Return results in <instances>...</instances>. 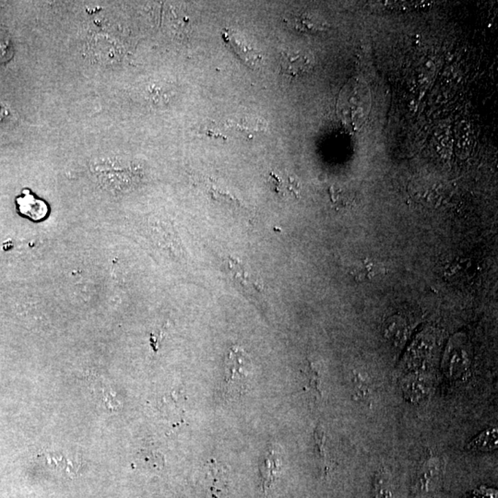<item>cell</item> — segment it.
<instances>
[{
    "label": "cell",
    "instance_id": "cell-7",
    "mask_svg": "<svg viewBox=\"0 0 498 498\" xmlns=\"http://www.w3.org/2000/svg\"><path fill=\"white\" fill-rule=\"evenodd\" d=\"M385 267L380 262L362 259L360 263L356 265L353 269V275L356 280L359 281H368L375 280L378 276L385 273Z\"/></svg>",
    "mask_w": 498,
    "mask_h": 498
},
{
    "label": "cell",
    "instance_id": "cell-9",
    "mask_svg": "<svg viewBox=\"0 0 498 498\" xmlns=\"http://www.w3.org/2000/svg\"><path fill=\"white\" fill-rule=\"evenodd\" d=\"M497 429H489L484 430L470 441L467 448L470 451L486 452L495 451L497 448Z\"/></svg>",
    "mask_w": 498,
    "mask_h": 498
},
{
    "label": "cell",
    "instance_id": "cell-13",
    "mask_svg": "<svg viewBox=\"0 0 498 498\" xmlns=\"http://www.w3.org/2000/svg\"><path fill=\"white\" fill-rule=\"evenodd\" d=\"M427 386L424 381L420 380H414L411 381H407L404 384V393L405 396L411 398V399H419V398L424 397L426 394Z\"/></svg>",
    "mask_w": 498,
    "mask_h": 498
},
{
    "label": "cell",
    "instance_id": "cell-2",
    "mask_svg": "<svg viewBox=\"0 0 498 498\" xmlns=\"http://www.w3.org/2000/svg\"><path fill=\"white\" fill-rule=\"evenodd\" d=\"M314 61L304 51L283 50L280 56L281 74L290 78H300L313 69Z\"/></svg>",
    "mask_w": 498,
    "mask_h": 498
},
{
    "label": "cell",
    "instance_id": "cell-1",
    "mask_svg": "<svg viewBox=\"0 0 498 498\" xmlns=\"http://www.w3.org/2000/svg\"><path fill=\"white\" fill-rule=\"evenodd\" d=\"M252 371L248 354L238 346L230 348L224 360V396L228 399L242 396L248 389Z\"/></svg>",
    "mask_w": 498,
    "mask_h": 498
},
{
    "label": "cell",
    "instance_id": "cell-12",
    "mask_svg": "<svg viewBox=\"0 0 498 498\" xmlns=\"http://www.w3.org/2000/svg\"><path fill=\"white\" fill-rule=\"evenodd\" d=\"M305 377L307 378L308 388L314 394L322 396L321 393V374H319L318 368L313 364L312 362H308L305 371Z\"/></svg>",
    "mask_w": 498,
    "mask_h": 498
},
{
    "label": "cell",
    "instance_id": "cell-8",
    "mask_svg": "<svg viewBox=\"0 0 498 498\" xmlns=\"http://www.w3.org/2000/svg\"><path fill=\"white\" fill-rule=\"evenodd\" d=\"M440 470V462L437 457L430 456L429 459H426L419 473L420 488L424 491H429L430 487L437 481Z\"/></svg>",
    "mask_w": 498,
    "mask_h": 498
},
{
    "label": "cell",
    "instance_id": "cell-6",
    "mask_svg": "<svg viewBox=\"0 0 498 498\" xmlns=\"http://www.w3.org/2000/svg\"><path fill=\"white\" fill-rule=\"evenodd\" d=\"M290 24L301 32H318L324 31L326 29V23L321 20L318 16L311 13H301L299 15H293L289 18Z\"/></svg>",
    "mask_w": 498,
    "mask_h": 498
},
{
    "label": "cell",
    "instance_id": "cell-16",
    "mask_svg": "<svg viewBox=\"0 0 498 498\" xmlns=\"http://www.w3.org/2000/svg\"><path fill=\"white\" fill-rule=\"evenodd\" d=\"M10 116H12L10 111L8 109L7 107H5L3 105L0 104V122L6 120V119L10 118Z\"/></svg>",
    "mask_w": 498,
    "mask_h": 498
},
{
    "label": "cell",
    "instance_id": "cell-10",
    "mask_svg": "<svg viewBox=\"0 0 498 498\" xmlns=\"http://www.w3.org/2000/svg\"><path fill=\"white\" fill-rule=\"evenodd\" d=\"M374 495L375 498H394L391 479L384 469L376 473L374 479Z\"/></svg>",
    "mask_w": 498,
    "mask_h": 498
},
{
    "label": "cell",
    "instance_id": "cell-5",
    "mask_svg": "<svg viewBox=\"0 0 498 498\" xmlns=\"http://www.w3.org/2000/svg\"><path fill=\"white\" fill-rule=\"evenodd\" d=\"M205 479L213 495H218L226 489L228 473L223 465L212 461L207 465Z\"/></svg>",
    "mask_w": 498,
    "mask_h": 498
},
{
    "label": "cell",
    "instance_id": "cell-14",
    "mask_svg": "<svg viewBox=\"0 0 498 498\" xmlns=\"http://www.w3.org/2000/svg\"><path fill=\"white\" fill-rule=\"evenodd\" d=\"M143 465L151 469L160 470L164 466V458L154 451H144L140 456Z\"/></svg>",
    "mask_w": 498,
    "mask_h": 498
},
{
    "label": "cell",
    "instance_id": "cell-3",
    "mask_svg": "<svg viewBox=\"0 0 498 498\" xmlns=\"http://www.w3.org/2000/svg\"><path fill=\"white\" fill-rule=\"evenodd\" d=\"M223 37L235 55L248 67L256 69L262 63L261 54L251 47L242 35L232 30L226 29L223 32Z\"/></svg>",
    "mask_w": 498,
    "mask_h": 498
},
{
    "label": "cell",
    "instance_id": "cell-15",
    "mask_svg": "<svg viewBox=\"0 0 498 498\" xmlns=\"http://www.w3.org/2000/svg\"><path fill=\"white\" fill-rule=\"evenodd\" d=\"M13 50L10 38L3 32L0 31V63H5L12 58Z\"/></svg>",
    "mask_w": 498,
    "mask_h": 498
},
{
    "label": "cell",
    "instance_id": "cell-4",
    "mask_svg": "<svg viewBox=\"0 0 498 498\" xmlns=\"http://www.w3.org/2000/svg\"><path fill=\"white\" fill-rule=\"evenodd\" d=\"M19 213L32 221H41L47 217L50 208L44 200L37 199L29 189H23V194L16 199Z\"/></svg>",
    "mask_w": 498,
    "mask_h": 498
},
{
    "label": "cell",
    "instance_id": "cell-11",
    "mask_svg": "<svg viewBox=\"0 0 498 498\" xmlns=\"http://www.w3.org/2000/svg\"><path fill=\"white\" fill-rule=\"evenodd\" d=\"M314 437H315L319 461L321 462L324 472H327V469H329V457H327L326 435H325L324 431L321 429V426L316 429L315 433H314Z\"/></svg>",
    "mask_w": 498,
    "mask_h": 498
}]
</instances>
